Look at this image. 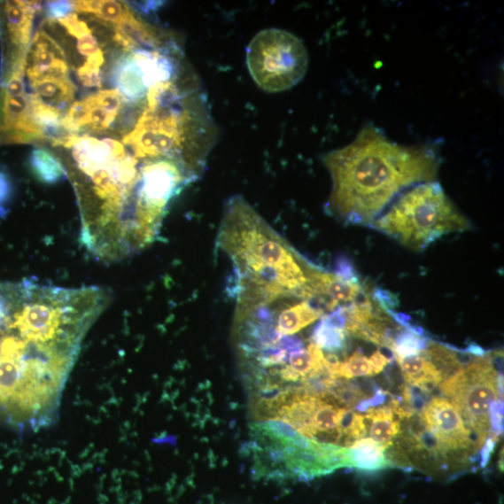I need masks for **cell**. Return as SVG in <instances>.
<instances>
[{"label":"cell","mask_w":504,"mask_h":504,"mask_svg":"<svg viewBox=\"0 0 504 504\" xmlns=\"http://www.w3.org/2000/svg\"><path fill=\"white\" fill-rule=\"evenodd\" d=\"M322 161L333 181L327 213L345 224L369 228L405 190L434 182L440 166L433 147L397 144L373 125Z\"/></svg>","instance_id":"obj_1"},{"label":"cell","mask_w":504,"mask_h":504,"mask_svg":"<svg viewBox=\"0 0 504 504\" xmlns=\"http://www.w3.org/2000/svg\"><path fill=\"white\" fill-rule=\"evenodd\" d=\"M370 228L409 250L423 252L446 235L470 229L471 223L439 182H429L405 190Z\"/></svg>","instance_id":"obj_2"},{"label":"cell","mask_w":504,"mask_h":504,"mask_svg":"<svg viewBox=\"0 0 504 504\" xmlns=\"http://www.w3.org/2000/svg\"><path fill=\"white\" fill-rule=\"evenodd\" d=\"M247 66L255 83L266 92L292 89L305 77L307 50L293 34L268 28L255 35L247 48Z\"/></svg>","instance_id":"obj_3"},{"label":"cell","mask_w":504,"mask_h":504,"mask_svg":"<svg viewBox=\"0 0 504 504\" xmlns=\"http://www.w3.org/2000/svg\"><path fill=\"white\" fill-rule=\"evenodd\" d=\"M493 362L490 356L479 357L440 384L441 392L452 399L475 433L477 447L489 438L490 410L499 397L500 373Z\"/></svg>","instance_id":"obj_4"},{"label":"cell","mask_w":504,"mask_h":504,"mask_svg":"<svg viewBox=\"0 0 504 504\" xmlns=\"http://www.w3.org/2000/svg\"><path fill=\"white\" fill-rule=\"evenodd\" d=\"M9 328L0 339V407L7 405L19 386L27 359L45 345L64 343L27 339L12 325V318Z\"/></svg>","instance_id":"obj_5"},{"label":"cell","mask_w":504,"mask_h":504,"mask_svg":"<svg viewBox=\"0 0 504 504\" xmlns=\"http://www.w3.org/2000/svg\"><path fill=\"white\" fill-rule=\"evenodd\" d=\"M422 421L446 452L468 448L472 436L456 406L445 398H433L423 409Z\"/></svg>","instance_id":"obj_6"},{"label":"cell","mask_w":504,"mask_h":504,"mask_svg":"<svg viewBox=\"0 0 504 504\" xmlns=\"http://www.w3.org/2000/svg\"><path fill=\"white\" fill-rule=\"evenodd\" d=\"M65 147L73 150L77 167L86 179L96 171H108L128 155L124 145L112 138L98 141L89 136L74 135Z\"/></svg>","instance_id":"obj_7"},{"label":"cell","mask_w":504,"mask_h":504,"mask_svg":"<svg viewBox=\"0 0 504 504\" xmlns=\"http://www.w3.org/2000/svg\"><path fill=\"white\" fill-rule=\"evenodd\" d=\"M64 50L45 32L35 35L25 58V74L29 81L44 78H68Z\"/></svg>","instance_id":"obj_8"},{"label":"cell","mask_w":504,"mask_h":504,"mask_svg":"<svg viewBox=\"0 0 504 504\" xmlns=\"http://www.w3.org/2000/svg\"><path fill=\"white\" fill-rule=\"evenodd\" d=\"M36 3L6 2L4 5V26L10 49V63L26 56L30 45Z\"/></svg>","instance_id":"obj_9"},{"label":"cell","mask_w":504,"mask_h":504,"mask_svg":"<svg viewBox=\"0 0 504 504\" xmlns=\"http://www.w3.org/2000/svg\"><path fill=\"white\" fill-rule=\"evenodd\" d=\"M396 360L408 384L430 392L442 384L444 376L426 349L418 355Z\"/></svg>","instance_id":"obj_10"},{"label":"cell","mask_w":504,"mask_h":504,"mask_svg":"<svg viewBox=\"0 0 504 504\" xmlns=\"http://www.w3.org/2000/svg\"><path fill=\"white\" fill-rule=\"evenodd\" d=\"M386 449L371 438H362L347 448L346 467L362 471H377L392 467V461L385 455Z\"/></svg>","instance_id":"obj_11"},{"label":"cell","mask_w":504,"mask_h":504,"mask_svg":"<svg viewBox=\"0 0 504 504\" xmlns=\"http://www.w3.org/2000/svg\"><path fill=\"white\" fill-rule=\"evenodd\" d=\"M31 89L46 105L62 110L73 102L76 86L69 78H44L30 82Z\"/></svg>","instance_id":"obj_12"},{"label":"cell","mask_w":504,"mask_h":504,"mask_svg":"<svg viewBox=\"0 0 504 504\" xmlns=\"http://www.w3.org/2000/svg\"><path fill=\"white\" fill-rule=\"evenodd\" d=\"M365 419L370 422L371 439L376 443L389 447L398 436L401 425L396 414L390 406L376 407L368 410Z\"/></svg>","instance_id":"obj_13"},{"label":"cell","mask_w":504,"mask_h":504,"mask_svg":"<svg viewBox=\"0 0 504 504\" xmlns=\"http://www.w3.org/2000/svg\"><path fill=\"white\" fill-rule=\"evenodd\" d=\"M28 165L34 177L45 184H56L66 175L61 161L45 149H34L29 155Z\"/></svg>","instance_id":"obj_14"},{"label":"cell","mask_w":504,"mask_h":504,"mask_svg":"<svg viewBox=\"0 0 504 504\" xmlns=\"http://www.w3.org/2000/svg\"><path fill=\"white\" fill-rule=\"evenodd\" d=\"M75 12L94 14L97 19L111 25L117 26L125 21L132 13L128 5L114 0H86V2H73Z\"/></svg>","instance_id":"obj_15"},{"label":"cell","mask_w":504,"mask_h":504,"mask_svg":"<svg viewBox=\"0 0 504 504\" xmlns=\"http://www.w3.org/2000/svg\"><path fill=\"white\" fill-rule=\"evenodd\" d=\"M428 343L421 329L409 326L393 338L391 352L395 358L418 355L426 349Z\"/></svg>","instance_id":"obj_16"},{"label":"cell","mask_w":504,"mask_h":504,"mask_svg":"<svg viewBox=\"0 0 504 504\" xmlns=\"http://www.w3.org/2000/svg\"><path fill=\"white\" fill-rule=\"evenodd\" d=\"M374 375L375 371L371 359L363 355L361 352H355L349 358L341 361L337 372V379H352Z\"/></svg>","instance_id":"obj_17"},{"label":"cell","mask_w":504,"mask_h":504,"mask_svg":"<svg viewBox=\"0 0 504 504\" xmlns=\"http://www.w3.org/2000/svg\"><path fill=\"white\" fill-rule=\"evenodd\" d=\"M61 123L64 129L69 134L78 132L82 128L89 126V110L85 100L74 103L63 116Z\"/></svg>","instance_id":"obj_18"},{"label":"cell","mask_w":504,"mask_h":504,"mask_svg":"<svg viewBox=\"0 0 504 504\" xmlns=\"http://www.w3.org/2000/svg\"><path fill=\"white\" fill-rule=\"evenodd\" d=\"M85 102L89 110V127L95 131L107 130L116 118L103 110L96 102L93 95L86 97Z\"/></svg>","instance_id":"obj_19"},{"label":"cell","mask_w":504,"mask_h":504,"mask_svg":"<svg viewBox=\"0 0 504 504\" xmlns=\"http://www.w3.org/2000/svg\"><path fill=\"white\" fill-rule=\"evenodd\" d=\"M430 392L420 387L407 384L404 387L403 401L413 413H421L428 404Z\"/></svg>","instance_id":"obj_20"},{"label":"cell","mask_w":504,"mask_h":504,"mask_svg":"<svg viewBox=\"0 0 504 504\" xmlns=\"http://www.w3.org/2000/svg\"><path fill=\"white\" fill-rule=\"evenodd\" d=\"M93 96L103 110H105L112 117H117L124 101L117 90H102Z\"/></svg>","instance_id":"obj_21"},{"label":"cell","mask_w":504,"mask_h":504,"mask_svg":"<svg viewBox=\"0 0 504 504\" xmlns=\"http://www.w3.org/2000/svg\"><path fill=\"white\" fill-rule=\"evenodd\" d=\"M13 194V184L12 179L4 168H0V217H4L7 213V206L11 202Z\"/></svg>","instance_id":"obj_22"},{"label":"cell","mask_w":504,"mask_h":504,"mask_svg":"<svg viewBox=\"0 0 504 504\" xmlns=\"http://www.w3.org/2000/svg\"><path fill=\"white\" fill-rule=\"evenodd\" d=\"M59 23L65 27L72 36L77 39L92 33L90 28L87 27L86 23L79 20L76 13L67 15L65 19L59 20Z\"/></svg>","instance_id":"obj_23"},{"label":"cell","mask_w":504,"mask_h":504,"mask_svg":"<svg viewBox=\"0 0 504 504\" xmlns=\"http://www.w3.org/2000/svg\"><path fill=\"white\" fill-rule=\"evenodd\" d=\"M74 9L73 2H64V0H59V2H50L46 4V13L48 19L50 20H61L65 19L67 15L71 14Z\"/></svg>","instance_id":"obj_24"},{"label":"cell","mask_w":504,"mask_h":504,"mask_svg":"<svg viewBox=\"0 0 504 504\" xmlns=\"http://www.w3.org/2000/svg\"><path fill=\"white\" fill-rule=\"evenodd\" d=\"M78 77L85 87H101L102 78L100 68L84 64L78 69Z\"/></svg>","instance_id":"obj_25"},{"label":"cell","mask_w":504,"mask_h":504,"mask_svg":"<svg viewBox=\"0 0 504 504\" xmlns=\"http://www.w3.org/2000/svg\"><path fill=\"white\" fill-rule=\"evenodd\" d=\"M490 422L492 425L493 436L500 438L503 431V401L494 402L490 410Z\"/></svg>","instance_id":"obj_26"},{"label":"cell","mask_w":504,"mask_h":504,"mask_svg":"<svg viewBox=\"0 0 504 504\" xmlns=\"http://www.w3.org/2000/svg\"><path fill=\"white\" fill-rule=\"evenodd\" d=\"M77 49L81 56L89 58L97 53L100 49L98 47V43L97 39L93 36V34L85 35L78 39Z\"/></svg>","instance_id":"obj_27"},{"label":"cell","mask_w":504,"mask_h":504,"mask_svg":"<svg viewBox=\"0 0 504 504\" xmlns=\"http://www.w3.org/2000/svg\"><path fill=\"white\" fill-rule=\"evenodd\" d=\"M387 397H388V392L382 390H377L373 398L361 403L357 407V409L360 411H368L371 408L378 407L382 404L385 403Z\"/></svg>","instance_id":"obj_28"},{"label":"cell","mask_w":504,"mask_h":504,"mask_svg":"<svg viewBox=\"0 0 504 504\" xmlns=\"http://www.w3.org/2000/svg\"><path fill=\"white\" fill-rule=\"evenodd\" d=\"M498 439L499 438L493 436V434H491L489 438L485 440V445L481 451V467H485L488 465Z\"/></svg>","instance_id":"obj_29"},{"label":"cell","mask_w":504,"mask_h":504,"mask_svg":"<svg viewBox=\"0 0 504 504\" xmlns=\"http://www.w3.org/2000/svg\"><path fill=\"white\" fill-rule=\"evenodd\" d=\"M370 359L373 363L375 375H378L384 371L392 361L391 358L380 351H376L375 353H373Z\"/></svg>","instance_id":"obj_30"}]
</instances>
